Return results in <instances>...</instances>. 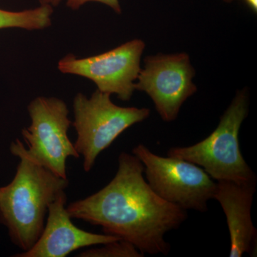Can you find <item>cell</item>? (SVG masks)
<instances>
[{
	"label": "cell",
	"instance_id": "obj_1",
	"mask_svg": "<svg viewBox=\"0 0 257 257\" xmlns=\"http://www.w3.org/2000/svg\"><path fill=\"white\" fill-rule=\"evenodd\" d=\"M118 170L104 188L71 203L74 219L101 226L104 234L133 243L144 255H168L165 235L187 219V211L164 200L144 177V165L135 155L122 152Z\"/></svg>",
	"mask_w": 257,
	"mask_h": 257
},
{
	"label": "cell",
	"instance_id": "obj_2",
	"mask_svg": "<svg viewBox=\"0 0 257 257\" xmlns=\"http://www.w3.org/2000/svg\"><path fill=\"white\" fill-rule=\"evenodd\" d=\"M24 149L19 140L10 146L20 162L13 181L0 187V222L6 226L13 243L25 251L40 237L49 204L67 188L69 180L34 162Z\"/></svg>",
	"mask_w": 257,
	"mask_h": 257
},
{
	"label": "cell",
	"instance_id": "obj_3",
	"mask_svg": "<svg viewBox=\"0 0 257 257\" xmlns=\"http://www.w3.org/2000/svg\"><path fill=\"white\" fill-rule=\"evenodd\" d=\"M248 93H236L221 116L219 124L207 138L188 147H174L167 156L188 161L202 167L211 178L237 184H256V176L240 150V128L248 112Z\"/></svg>",
	"mask_w": 257,
	"mask_h": 257
},
{
	"label": "cell",
	"instance_id": "obj_4",
	"mask_svg": "<svg viewBox=\"0 0 257 257\" xmlns=\"http://www.w3.org/2000/svg\"><path fill=\"white\" fill-rule=\"evenodd\" d=\"M110 96L96 89L89 98L78 93L74 99L72 124L77 135L74 146L84 157L83 168L86 172L92 170L99 154L125 130L150 116L147 108L119 106Z\"/></svg>",
	"mask_w": 257,
	"mask_h": 257
},
{
	"label": "cell",
	"instance_id": "obj_5",
	"mask_svg": "<svg viewBox=\"0 0 257 257\" xmlns=\"http://www.w3.org/2000/svg\"><path fill=\"white\" fill-rule=\"evenodd\" d=\"M133 154L143 164L147 183L159 197L186 211H208L216 182L202 167L176 157L160 156L143 144L134 147Z\"/></svg>",
	"mask_w": 257,
	"mask_h": 257
},
{
	"label": "cell",
	"instance_id": "obj_6",
	"mask_svg": "<svg viewBox=\"0 0 257 257\" xmlns=\"http://www.w3.org/2000/svg\"><path fill=\"white\" fill-rule=\"evenodd\" d=\"M28 109L31 124L22 131L28 146L24 151L35 163L67 179V159L80 156L67 135L72 121L67 104L59 98L38 96Z\"/></svg>",
	"mask_w": 257,
	"mask_h": 257
},
{
	"label": "cell",
	"instance_id": "obj_7",
	"mask_svg": "<svg viewBox=\"0 0 257 257\" xmlns=\"http://www.w3.org/2000/svg\"><path fill=\"white\" fill-rule=\"evenodd\" d=\"M145 48L143 40H134L86 58L69 53L59 61L58 69L64 74L90 79L100 92L116 94L120 100L127 101L135 90Z\"/></svg>",
	"mask_w": 257,
	"mask_h": 257
},
{
	"label": "cell",
	"instance_id": "obj_8",
	"mask_svg": "<svg viewBox=\"0 0 257 257\" xmlns=\"http://www.w3.org/2000/svg\"><path fill=\"white\" fill-rule=\"evenodd\" d=\"M135 82V90L146 92L166 122L175 121L184 101L197 91L195 71L186 53L149 56Z\"/></svg>",
	"mask_w": 257,
	"mask_h": 257
},
{
	"label": "cell",
	"instance_id": "obj_9",
	"mask_svg": "<svg viewBox=\"0 0 257 257\" xmlns=\"http://www.w3.org/2000/svg\"><path fill=\"white\" fill-rule=\"evenodd\" d=\"M67 195L59 194L47 209V224L35 244L18 257H65L79 248L89 247L121 239L105 234L88 232L72 223L65 207Z\"/></svg>",
	"mask_w": 257,
	"mask_h": 257
},
{
	"label": "cell",
	"instance_id": "obj_10",
	"mask_svg": "<svg viewBox=\"0 0 257 257\" xmlns=\"http://www.w3.org/2000/svg\"><path fill=\"white\" fill-rule=\"evenodd\" d=\"M256 183L237 184L218 181L214 199L219 202L226 218L230 235V257L244 253L256 256L257 230L251 219Z\"/></svg>",
	"mask_w": 257,
	"mask_h": 257
},
{
	"label": "cell",
	"instance_id": "obj_11",
	"mask_svg": "<svg viewBox=\"0 0 257 257\" xmlns=\"http://www.w3.org/2000/svg\"><path fill=\"white\" fill-rule=\"evenodd\" d=\"M53 7L41 5L39 8L20 12L0 9V30L20 28L24 30H42L52 25Z\"/></svg>",
	"mask_w": 257,
	"mask_h": 257
},
{
	"label": "cell",
	"instance_id": "obj_12",
	"mask_svg": "<svg viewBox=\"0 0 257 257\" xmlns=\"http://www.w3.org/2000/svg\"><path fill=\"white\" fill-rule=\"evenodd\" d=\"M99 248L85 250L77 255L79 257H143L145 255L139 251L133 243L123 239L116 240L103 244Z\"/></svg>",
	"mask_w": 257,
	"mask_h": 257
},
{
	"label": "cell",
	"instance_id": "obj_13",
	"mask_svg": "<svg viewBox=\"0 0 257 257\" xmlns=\"http://www.w3.org/2000/svg\"><path fill=\"white\" fill-rule=\"evenodd\" d=\"M66 1H67V6L72 10H78L86 3L89 2H96V3H101L109 7L117 14L121 13L119 0H66Z\"/></svg>",
	"mask_w": 257,
	"mask_h": 257
},
{
	"label": "cell",
	"instance_id": "obj_14",
	"mask_svg": "<svg viewBox=\"0 0 257 257\" xmlns=\"http://www.w3.org/2000/svg\"><path fill=\"white\" fill-rule=\"evenodd\" d=\"M39 2L40 5H50L54 8L58 6L62 0H39Z\"/></svg>",
	"mask_w": 257,
	"mask_h": 257
},
{
	"label": "cell",
	"instance_id": "obj_15",
	"mask_svg": "<svg viewBox=\"0 0 257 257\" xmlns=\"http://www.w3.org/2000/svg\"><path fill=\"white\" fill-rule=\"evenodd\" d=\"M246 3H247L249 8H251L253 11L256 12L257 10V0H245Z\"/></svg>",
	"mask_w": 257,
	"mask_h": 257
},
{
	"label": "cell",
	"instance_id": "obj_16",
	"mask_svg": "<svg viewBox=\"0 0 257 257\" xmlns=\"http://www.w3.org/2000/svg\"><path fill=\"white\" fill-rule=\"evenodd\" d=\"M226 3H231V2L234 1V0H224Z\"/></svg>",
	"mask_w": 257,
	"mask_h": 257
}]
</instances>
